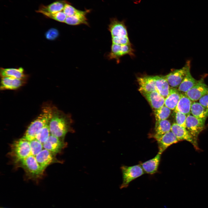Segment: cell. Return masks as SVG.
Here are the masks:
<instances>
[{
    "instance_id": "1",
    "label": "cell",
    "mask_w": 208,
    "mask_h": 208,
    "mask_svg": "<svg viewBox=\"0 0 208 208\" xmlns=\"http://www.w3.org/2000/svg\"><path fill=\"white\" fill-rule=\"evenodd\" d=\"M73 120L71 115L53 106L52 115L49 122L51 135L64 140L68 132H74L71 125Z\"/></svg>"
},
{
    "instance_id": "2",
    "label": "cell",
    "mask_w": 208,
    "mask_h": 208,
    "mask_svg": "<svg viewBox=\"0 0 208 208\" xmlns=\"http://www.w3.org/2000/svg\"><path fill=\"white\" fill-rule=\"evenodd\" d=\"M53 106L51 104H44L41 113L28 126L23 138L30 141L36 139L40 130L48 123L51 118Z\"/></svg>"
},
{
    "instance_id": "3",
    "label": "cell",
    "mask_w": 208,
    "mask_h": 208,
    "mask_svg": "<svg viewBox=\"0 0 208 208\" xmlns=\"http://www.w3.org/2000/svg\"><path fill=\"white\" fill-rule=\"evenodd\" d=\"M15 164L16 166L23 168L29 179L37 181L44 175V170L40 166L35 156L30 155Z\"/></svg>"
},
{
    "instance_id": "4",
    "label": "cell",
    "mask_w": 208,
    "mask_h": 208,
    "mask_svg": "<svg viewBox=\"0 0 208 208\" xmlns=\"http://www.w3.org/2000/svg\"><path fill=\"white\" fill-rule=\"evenodd\" d=\"M9 155L14 163L31 155L29 141L23 137L14 141Z\"/></svg>"
},
{
    "instance_id": "5",
    "label": "cell",
    "mask_w": 208,
    "mask_h": 208,
    "mask_svg": "<svg viewBox=\"0 0 208 208\" xmlns=\"http://www.w3.org/2000/svg\"><path fill=\"white\" fill-rule=\"evenodd\" d=\"M121 169L122 175V182L120 187V189L127 187L131 181L144 173L140 165L132 166H122Z\"/></svg>"
},
{
    "instance_id": "6",
    "label": "cell",
    "mask_w": 208,
    "mask_h": 208,
    "mask_svg": "<svg viewBox=\"0 0 208 208\" xmlns=\"http://www.w3.org/2000/svg\"><path fill=\"white\" fill-rule=\"evenodd\" d=\"M190 67V62L187 60L181 68L173 70L168 74L163 76L171 88H177L185 76L187 70Z\"/></svg>"
},
{
    "instance_id": "7",
    "label": "cell",
    "mask_w": 208,
    "mask_h": 208,
    "mask_svg": "<svg viewBox=\"0 0 208 208\" xmlns=\"http://www.w3.org/2000/svg\"><path fill=\"white\" fill-rule=\"evenodd\" d=\"M205 120L197 118L190 114L187 116L186 128L197 143L198 135L205 128Z\"/></svg>"
},
{
    "instance_id": "8",
    "label": "cell",
    "mask_w": 208,
    "mask_h": 208,
    "mask_svg": "<svg viewBox=\"0 0 208 208\" xmlns=\"http://www.w3.org/2000/svg\"><path fill=\"white\" fill-rule=\"evenodd\" d=\"M134 51L131 44L119 45L112 44L110 52L108 56L109 59H116L119 62L120 58L124 55H129L132 57L134 56Z\"/></svg>"
},
{
    "instance_id": "9",
    "label": "cell",
    "mask_w": 208,
    "mask_h": 208,
    "mask_svg": "<svg viewBox=\"0 0 208 208\" xmlns=\"http://www.w3.org/2000/svg\"><path fill=\"white\" fill-rule=\"evenodd\" d=\"M56 154L46 149L42 150L35 156L36 160L41 167L44 170L49 165L56 163H61L56 157Z\"/></svg>"
},
{
    "instance_id": "10",
    "label": "cell",
    "mask_w": 208,
    "mask_h": 208,
    "mask_svg": "<svg viewBox=\"0 0 208 208\" xmlns=\"http://www.w3.org/2000/svg\"><path fill=\"white\" fill-rule=\"evenodd\" d=\"M185 93L192 101H195L208 94V86L205 83L203 79H201L198 80L194 86Z\"/></svg>"
},
{
    "instance_id": "11",
    "label": "cell",
    "mask_w": 208,
    "mask_h": 208,
    "mask_svg": "<svg viewBox=\"0 0 208 208\" xmlns=\"http://www.w3.org/2000/svg\"><path fill=\"white\" fill-rule=\"evenodd\" d=\"M43 148L57 154L67 146L64 140L51 135L43 144Z\"/></svg>"
},
{
    "instance_id": "12",
    "label": "cell",
    "mask_w": 208,
    "mask_h": 208,
    "mask_svg": "<svg viewBox=\"0 0 208 208\" xmlns=\"http://www.w3.org/2000/svg\"><path fill=\"white\" fill-rule=\"evenodd\" d=\"M171 131L179 141L186 140L191 143L196 149L198 148L197 143L195 142L193 137L186 128L175 123L171 125Z\"/></svg>"
},
{
    "instance_id": "13",
    "label": "cell",
    "mask_w": 208,
    "mask_h": 208,
    "mask_svg": "<svg viewBox=\"0 0 208 208\" xmlns=\"http://www.w3.org/2000/svg\"><path fill=\"white\" fill-rule=\"evenodd\" d=\"M108 29L112 37L128 36L127 28L124 21H120L116 18H111L109 25Z\"/></svg>"
},
{
    "instance_id": "14",
    "label": "cell",
    "mask_w": 208,
    "mask_h": 208,
    "mask_svg": "<svg viewBox=\"0 0 208 208\" xmlns=\"http://www.w3.org/2000/svg\"><path fill=\"white\" fill-rule=\"evenodd\" d=\"M156 140L158 145V152L161 154L169 146L179 141L171 131L165 133Z\"/></svg>"
},
{
    "instance_id": "15",
    "label": "cell",
    "mask_w": 208,
    "mask_h": 208,
    "mask_svg": "<svg viewBox=\"0 0 208 208\" xmlns=\"http://www.w3.org/2000/svg\"><path fill=\"white\" fill-rule=\"evenodd\" d=\"M140 92L154 110L159 109L164 105L165 98L156 91L149 92Z\"/></svg>"
},
{
    "instance_id": "16",
    "label": "cell",
    "mask_w": 208,
    "mask_h": 208,
    "mask_svg": "<svg viewBox=\"0 0 208 208\" xmlns=\"http://www.w3.org/2000/svg\"><path fill=\"white\" fill-rule=\"evenodd\" d=\"M140 92H149L156 91L153 76L145 75L137 78Z\"/></svg>"
},
{
    "instance_id": "17",
    "label": "cell",
    "mask_w": 208,
    "mask_h": 208,
    "mask_svg": "<svg viewBox=\"0 0 208 208\" xmlns=\"http://www.w3.org/2000/svg\"><path fill=\"white\" fill-rule=\"evenodd\" d=\"M25 81L11 77H1L0 89L1 90H16L23 85Z\"/></svg>"
},
{
    "instance_id": "18",
    "label": "cell",
    "mask_w": 208,
    "mask_h": 208,
    "mask_svg": "<svg viewBox=\"0 0 208 208\" xmlns=\"http://www.w3.org/2000/svg\"><path fill=\"white\" fill-rule=\"evenodd\" d=\"M67 3L65 0H59L48 5H42L37 12L43 14L46 13L54 14L62 11Z\"/></svg>"
},
{
    "instance_id": "19",
    "label": "cell",
    "mask_w": 208,
    "mask_h": 208,
    "mask_svg": "<svg viewBox=\"0 0 208 208\" xmlns=\"http://www.w3.org/2000/svg\"><path fill=\"white\" fill-rule=\"evenodd\" d=\"M161 154L158 152L153 158L141 163L140 165L144 172L148 174H153L157 172Z\"/></svg>"
},
{
    "instance_id": "20",
    "label": "cell",
    "mask_w": 208,
    "mask_h": 208,
    "mask_svg": "<svg viewBox=\"0 0 208 208\" xmlns=\"http://www.w3.org/2000/svg\"><path fill=\"white\" fill-rule=\"evenodd\" d=\"M156 91L166 98L170 88V86L163 76H153Z\"/></svg>"
},
{
    "instance_id": "21",
    "label": "cell",
    "mask_w": 208,
    "mask_h": 208,
    "mask_svg": "<svg viewBox=\"0 0 208 208\" xmlns=\"http://www.w3.org/2000/svg\"><path fill=\"white\" fill-rule=\"evenodd\" d=\"M182 92L178 89L170 88L169 93L165 99L164 105L170 109L174 110L181 97Z\"/></svg>"
},
{
    "instance_id": "22",
    "label": "cell",
    "mask_w": 208,
    "mask_h": 208,
    "mask_svg": "<svg viewBox=\"0 0 208 208\" xmlns=\"http://www.w3.org/2000/svg\"><path fill=\"white\" fill-rule=\"evenodd\" d=\"M89 11H83L79 10L74 15L67 17L64 23L72 25H75L81 24L88 25L86 17L87 14Z\"/></svg>"
},
{
    "instance_id": "23",
    "label": "cell",
    "mask_w": 208,
    "mask_h": 208,
    "mask_svg": "<svg viewBox=\"0 0 208 208\" xmlns=\"http://www.w3.org/2000/svg\"><path fill=\"white\" fill-rule=\"evenodd\" d=\"M192 101L185 93H182L181 97L174 110V112H180L187 116L190 114Z\"/></svg>"
},
{
    "instance_id": "24",
    "label": "cell",
    "mask_w": 208,
    "mask_h": 208,
    "mask_svg": "<svg viewBox=\"0 0 208 208\" xmlns=\"http://www.w3.org/2000/svg\"><path fill=\"white\" fill-rule=\"evenodd\" d=\"M0 74L1 77H11L25 80L27 77L22 67L17 68H1Z\"/></svg>"
},
{
    "instance_id": "25",
    "label": "cell",
    "mask_w": 208,
    "mask_h": 208,
    "mask_svg": "<svg viewBox=\"0 0 208 208\" xmlns=\"http://www.w3.org/2000/svg\"><path fill=\"white\" fill-rule=\"evenodd\" d=\"M190 68L188 69L185 77L178 88V90L182 93H185L198 82V80L195 79L191 75Z\"/></svg>"
},
{
    "instance_id": "26",
    "label": "cell",
    "mask_w": 208,
    "mask_h": 208,
    "mask_svg": "<svg viewBox=\"0 0 208 208\" xmlns=\"http://www.w3.org/2000/svg\"><path fill=\"white\" fill-rule=\"evenodd\" d=\"M171 127L170 122L166 119L156 121L154 138L156 140L163 134L171 131Z\"/></svg>"
},
{
    "instance_id": "27",
    "label": "cell",
    "mask_w": 208,
    "mask_h": 208,
    "mask_svg": "<svg viewBox=\"0 0 208 208\" xmlns=\"http://www.w3.org/2000/svg\"><path fill=\"white\" fill-rule=\"evenodd\" d=\"M191 113L193 116L199 119L206 120L208 117V109L198 102H192Z\"/></svg>"
},
{
    "instance_id": "28",
    "label": "cell",
    "mask_w": 208,
    "mask_h": 208,
    "mask_svg": "<svg viewBox=\"0 0 208 208\" xmlns=\"http://www.w3.org/2000/svg\"><path fill=\"white\" fill-rule=\"evenodd\" d=\"M170 113V109L165 105L159 109L154 110L156 121L166 120Z\"/></svg>"
},
{
    "instance_id": "29",
    "label": "cell",
    "mask_w": 208,
    "mask_h": 208,
    "mask_svg": "<svg viewBox=\"0 0 208 208\" xmlns=\"http://www.w3.org/2000/svg\"><path fill=\"white\" fill-rule=\"evenodd\" d=\"M49 122L40 130L36 136V139L42 144L51 135L49 127Z\"/></svg>"
},
{
    "instance_id": "30",
    "label": "cell",
    "mask_w": 208,
    "mask_h": 208,
    "mask_svg": "<svg viewBox=\"0 0 208 208\" xmlns=\"http://www.w3.org/2000/svg\"><path fill=\"white\" fill-rule=\"evenodd\" d=\"M30 142L31 155L36 156L43 148V144L36 139Z\"/></svg>"
},
{
    "instance_id": "31",
    "label": "cell",
    "mask_w": 208,
    "mask_h": 208,
    "mask_svg": "<svg viewBox=\"0 0 208 208\" xmlns=\"http://www.w3.org/2000/svg\"><path fill=\"white\" fill-rule=\"evenodd\" d=\"M43 15L48 18L63 23H64L67 17L63 10L54 14L46 13Z\"/></svg>"
},
{
    "instance_id": "32",
    "label": "cell",
    "mask_w": 208,
    "mask_h": 208,
    "mask_svg": "<svg viewBox=\"0 0 208 208\" xmlns=\"http://www.w3.org/2000/svg\"><path fill=\"white\" fill-rule=\"evenodd\" d=\"M175 113L176 123L180 126L186 128V121L187 116L185 114L179 112Z\"/></svg>"
},
{
    "instance_id": "33",
    "label": "cell",
    "mask_w": 208,
    "mask_h": 208,
    "mask_svg": "<svg viewBox=\"0 0 208 208\" xmlns=\"http://www.w3.org/2000/svg\"><path fill=\"white\" fill-rule=\"evenodd\" d=\"M112 44L119 45L131 44L128 36H122L112 37Z\"/></svg>"
},
{
    "instance_id": "34",
    "label": "cell",
    "mask_w": 208,
    "mask_h": 208,
    "mask_svg": "<svg viewBox=\"0 0 208 208\" xmlns=\"http://www.w3.org/2000/svg\"><path fill=\"white\" fill-rule=\"evenodd\" d=\"M79 10L67 3L65 4L63 11L67 17L74 15Z\"/></svg>"
},
{
    "instance_id": "35",
    "label": "cell",
    "mask_w": 208,
    "mask_h": 208,
    "mask_svg": "<svg viewBox=\"0 0 208 208\" xmlns=\"http://www.w3.org/2000/svg\"><path fill=\"white\" fill-rule=\"evenodd\" d=\"M59 35V33L58 30L56 29L52 28L46 33L45 36L47 39L53 40L57 38Z\"/></svg>"
},
{
    "instance_id": "36",
    "label": "cell",
    "mask_w": 208,
    "mask_h": 208,
    "mask_svg": "<svg viewBox=\"0 0 208 208\" xmlns=\"http://www.w3.org/2000/svg\"><path fill=\"white\" fill-rule=\"evenodd\" d=\"M199 100V103L200 104L208 109V94L203 96Z\"/></svg>"
},
{
    "instance_id": "37",
    "label": "cell",
    "mask_w": 208,
    "mask_h": 208,
    "mask_svg": "<svg viewBox=\"0 0 208 208\" xmlns=\"http://www.w3.org/2000/svg\"><path fill=\"white\" fill-rule=\"evenodd\" d=\"M1 208H5L1 207Z\"/></svg>"
}]
</instances>
